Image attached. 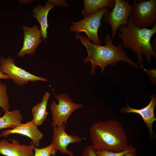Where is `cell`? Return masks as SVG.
<instances>
[{"label":"cell","mask_w":156,"mask_h":156,"mask_svg":"<svg viewBox=\"0 0 156 156\" xmlns=\"http://www.w3.org/2000/svg\"><path fill=\"white\" fill-rule=\"evenodd\" d=\"M134 151H137L135 147L130 145L127 149L120 152H114L109 151H96L97 156H124L127 153Z\"/></svg>","instance_id":"obj_19"},{"label":"cell","mask_w":156,"mask_h":156,"mask_svg":"<svg viewBox=\"0 0 156 156\" xmlns=\"http://www.w3.org/2000/svg\"><path fill=\"white\" fill-rule=\"evenodd\" d=\"M66 129L64 124L53 127L51 143L54 146L55 154L59 151L62 154L74 156L73 152L67 149L68 146L71 144L79 143L86 138H81L77 135L68 134L66 132Z\"/></svg>","instance_id":"obj_9"},{"label":"cell","mask_w":156,"mask_h":156,"mask_svg":"<svg viewBox=\"0 0 156 156\" xmlns=\"http://www.w3.org/2000/svg\"><path fill=\"white\" fill-rule=\"evenodd\" d=\"M109 9L108 8H103L79 21H73L69 30L76 33L84 32L93 44L101 45L102 42L98 37V31L102 24L101 21L103 15Z\"/></svg>","instance_id":"obj_7"},{"label":"cell","mask_w":156,"mask_h":156,"mask_svg":"<svg viewBox=\"0 0 156 156\" xmlns=\"http://www.w3.org/2000/svg\"><path fill=\"white\" fill-rule=\"evenodd\" d=\"M0 79H9L8 76L6 74L0 72Z\"/></svg>","instance_id":"obj_25"},{"label":"cell","mask_w":156,"mask_h":156,"mask_svg":"<svg viewBox=\"0 0 156 156\" xmlns=\"http://www.w3.org/2000/svg\"><path fill=\"white\" fill-rule=\"evenodd\" d=\"M0 72L7 75L9 79L12 80L18 86L25 85L29 81L35 82L38 81H48L46 78L35 75L17 66L14 59L10 56L6 58L0 57Z\"/></svg>","instance_id":"obj_8"},{"label":"cell","mask_w":156,"mask_h":156,"mask_svg":"<svg viewBox=\"0 0 156 156\" xmlns=\"http://www.w3.org/2000/svg\"><path fill=\"white\" fill-rule=\"evenodd\" d=\"M82 13L88 17L104 8L112 9L115 5V0H84Z\"/></svg>","instance_id":"obj_15"},{"label":"cell","mask_w":156,"mask_h":156,"mask_svg":"<svg viewBox=\"0 0 156 156\" xmlns=\"http://www.w3.org/2000/svg\"><path fill=\"white\" fill-rule=\"evenodd\" d=\"M23 27L24 32L23 44L17 56L22 57L27 54L32 55L42 41L40 29L36 25L31 27L24 25Z\"/></svg>","instance_id":"obj_10"},{"label":"cell","mask_w":156,"mask_h":156,"mask_svg":"<svg viewBox=\"0 0 156 156\" xmlns=\"http://www.w3.org/2000/svg\"><path fill=\"white\" fill-rule=\"evenodd\" d=\"M129 0H115V5L111 11L108 10L103 15L101 20L109 25L112 29V41L117 35L118 28L126 25L133 7Z\"/></svg>","instance_id":"obj_5"},{"label":"cell","mask_w":156,"mask_h":156,"mask_svg":"<svg viewBox=\"0 0 156 156\" xmlns=\"http://www.w3.org/2000/svg\"><path fill=\"white\" fill-rule=\"evenodd\" d=\"M143 69L149 75L151 81L155 85L156 83V68H149L148 69H146L144 68Z\"/></svg>","instance_id":"obj_22"},{"label":"cell","mask_w":156,"mask_h":156,"mask_svg":"<svg viewBox=\"0 0 156 156\" xmlns=\"http://www.w3.org/2000/svg\"><path fill=\"white\" fill-rule=\"evenodd\" d=\"M2 136V135H1V132H0V137Z\"/></svg>","instance_id":"obj_27"},{"label":"cell","mask_w":156,"mask_h":156,"mask_svg":"<svg viewBox=\"0 0 156 156\" xmlns=\"http://www.w3.org/2000/svg\"><path fill=\"white\" fill-rule=\"evenodd\" d=\"M33 146L34 151V156H54L55 155L54 146L52 143L42 148H37L34 145Z\"/></svg>","instance_id":"obj_20"},{"label":"cell","mask_w":156,"mask_h":156,"mask_svg":"<svg viewBox=\"0 0 156 156\" xmlns=\"http://www.w3.org/2000/svg\"><path fill=\"white\" fill-rule=\"evenodd\" d=\"M33 144H21L15 139L11 142L6 140L0 141V154L5 156H34Z\"/></svg>","instance_id":"obj_12"},{"label":"cell","mask_w":156,"mask_h":156,"mask_svg":"<svg viewBox=\"0 0 156 156\" xmlns=\"http://www.w3.org/2000/svg\"><path fill=\"white\" fill-rule=\"evenodd\" d=\"M75 37L86 49L88 55L83 61L84 63H91V73L92 75L95 73L98 66L101 67V73L103 74L107 65L113 66L121 61L125 62L137 68H141L127 56L122 48L121 43L116 46L113 43L109 33L105 36L104 41L105 44L103 46L93 44L88 38L82 34L76 33Z\"/></svg>","instance_id":"obj_1"},{"label":"cell","mask_w":156,"mask_h":156,"mask_svg":"<svg viewBox=\"0 0 156 156\" xmlns=\"http://www.w3.org/2000/svg\"><path fill=\"white\" fill-rule=\"evenodd\" d=\"M50 95L49 92H46L41 102L35 105L32 109L33 118L31 121L37 126L41 125L47 117L48 113L47 106Z\"/></svg>","instance_id":"obj_16"},{"label":"cell","mask_w":156,"mask_h":156,"mask_svg":"<svg viewBox=\"0 0 156 156\" xmlns=\"http://www.w3.org/2000/svg\"><path fill=\"white\" fill-rule=\"evenodd\" d=\"M55 96L58 103L54 100L50 106L52 115V125L53 127L62 124L66 125L71 114L77 109L83 107V105L73 103L67 94H59Z\"/></svg>","instance_id":"obj_6"},{"label":"cell","mask_w":156,"mask_h":156,"mask_svg":"<svg viewBox=\"0 0 156 156\" xmlns=\"http://www.w3.org/2000/svg\"><path fill=\"white\" fill-rule=\"evenodd\" d=\"M45 5L43 7L39 5L34 8L33 10L34 13L32 16L37 19L40 23V29L42 37L46 42V39L48 38L47 30L49 27L47 17L49 11L55 6V5L49 0Z\"/></svg>","instance_id":"obj_14"},{"label":"cell","mask_w":156,"mask_h":156,"mask_svg":"<svg viewBox=\"0 0 156 156\" xmlns=\"http://www.w3.org/2000/svg\"><path fill=\"white\" fill-rule=\"evenodd\" d=\"M12 134H19L28 137L31 140L33 145L37 147L39 146L40 141L44 136L37 126L31 120L25 123H19L12 129L3 131L1 135L6 138Z\"/></svg>","instance_id":"obj_11"},{"label":"cell","mask_w":156,"mask_h":156,"mask_svg":"<svg viewBox=\"0 0 156 156\" xmlns=\"http://www.w3.org/2000/svg\"><path fill=\"white\" fill-rule=\"evenodd\" d=\"M130 16L135 25L150 29L156 24V0H133Z\"/></svg>","instance_id":"obj_4"},{"label":"cell","mask_w":156,"mask_h":156,"mask_svg":"<svg viewBox=\"0 0 156 156\" xmlns=\"http://www.w3.org/2000/svg\"><path fill=\"white\" fill-rule=\"evenodd\" d=\"M23 116L20 110L12 111L7 110L3 116L0 117V130L5 128H14L18 124L21 123Z\"/></svg>","instance_id":"obj_17"},{"label":"cell","mask_w":156,"mask_h":156,"mask_svg":"<svg viewBox=\"0 0 156 156\" xmlns=\"http://www.w3.org/2000/svg\"><path fill=\"white\" fill-rule=\"evenodd\" d=\"M136 151H132L126 154L124 156H138L136 153Z\"/></svg>","instance_id":"obj_24"},{"label":"cell","mask_w":156,"mask_h":156,"mask_svg":"<svg viewBox=\"0 0 156 156\" xmlns=\"http://www.w3.org/2000/svg\"><path fill=\"white\" fill-rule=\"evenodd\" d=\"M151 100L146 107L141 109H135L129 107L127 104V107H123L120 110L122 113H134L140 115L145 123L149 131L150 137L155 134L152 130V126L156 118L154 111L156 105V96L154 94L151 96Z\"/></svg>","instance_id":"obj_13"},{"label":"cell","mask_w":156,"mask_h":156,"mask_svg":"<svg viewBox=\"0 0 156 156\" xmlns=\"http://www.w3.org/2000/svg\"><path fill=\"white\" fill-rule=\"evenodd\" d=\"M90 133L92 145L96 151L120 152L130 146L121 123L116 119L94 122L90 128Z\"/></svg>","instance_id":"obj_2"},{"label":"cell","mask_w":156,"mask_h":156,"mask_svg":"<svg viewBox=\"0 0 156 156\" xmlns=\"http://www.w3.org/2000/svg\"><path fill=\"white\" fill-rule=\"evenodd\" d=\"M7 92L6 85L0 81V116L1 114V108L4 112L10 109Z\"/></svg>","instance_id":"obj_18"},{"label":"cell","mask_w":156,"mask_h":156,"mask_svg":"<svg viewBox=\"0 0 156 156\" xmlns=\"http://www.w3.org/2000/svg\"><path fill=\"white\" fill-rule=\"evenodd\" d=\"M156 38L153 41L152 44H151L152 48L154 50L156 51Z\"/></svg>","instance_id":"obj_26"},{"label":"cell","mask_w":156,"mask_h":156,"mask_svg":"<svg viewBox=\"0 0 156 156\" xmlns=\"http://www.w3.org/2000/svg\"><path fill=\"white\" fill-rule=\"evenodd\" d=\"M55 6L59 7H67L68 5L65 0H49Z\"/></svg>","instance_id":"obj_23"},{"label":"cell","mask_w":156,"mask_h":156,"mask_svg":"<svg viewBox=\"0 0 156 156\" xmlns=\"http://www.w3.org/2000/svg\"><path fill=\"white\" fill-rule=\"evenodd\" d=\"M96 151L92 145H88L83 149L82 156H97Z\"/></svg>","instance_id":"obj_21"},{"label":"cell","mask_w":156,"mask_h":156,"mask_svg":"<svg viewBox=\"0 0 156 156\" xmlns=\"http://www.w3.org/2000/svg\"><path fill=\"white\" fill-rule=\"evenodd\" d=\"M117 35L121 39L124 48L132 50L136 54L138 62L142 64L144 61V55L148 64L153 56L156 58V53L151 42V38L156 33V24L150 29L140 28L134 25L130 17L126 25H121Z\"/></svg>","instance_id":"obj_3"}]
</instances>
